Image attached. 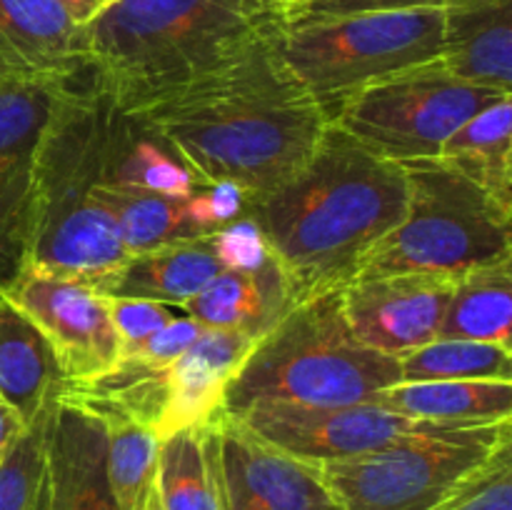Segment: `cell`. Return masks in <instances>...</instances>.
Segmentation results:
<instances>
[{"instance_id":"cell-30","label":"cell","mask_w":512,"mask_h":510,"mask_svg":"<svg viewBox=\"0 0 512 510\" xmlns=\"http://www.w3.org/2000/svg\"><path fill=\"white\" fill-rule=\"evenodd\" d=\"M53 395L45 408L23 425L0 460V510H33L45 475V438Z\"/></svg>"},{"instance_id":"cell-19","label":"cell","mask_w":512,"mask_h":510,"mask_svg":"<svg viewBox=\"0 0 512 510\" xmlns=\"http://www.w3.org/2000/svg\"><path fill=\"white\" fill-rule=\"evenodd\" d=\"M440 63L465 83L512 90V0H460L443 8Z\"/></svg>"},{"instance_id":"cell-3","label":"cell","mask_w":512,"mask_h":510,"mask_svg":"<svg viewBox=\"0 0 512 510\" xmlns=\"http://www.w3.org/2000/svg\"><path fill=\"white\" fill-rule=\"evenodd\" d=\"M265 0H113L80 25L93 83L120 113H138L278 28Z\"/></svg>"},{"instance_id":"cell-20","label":"cell","mask_w":512,"mask_h":510,"mask_svg":"<svg viewBox=\"0 0 512 510\" xmlns=\"http://www.w3.org/2000/svg\"><path fill=\"white\" fill-rule=\"evenodd\" d=\"M293 305L283 268L268 250L258 268H223L178 308L203 328L240 330L260 340Z\"/></svg>"},{"instance_id":"cell-18","label":"cell","mask_w":512,"mask_h":510,"mask_svg":"<svg viewBox=\"0 0 512 510\" xmlns=\"http://www.w3.org/2000/svg\"><path fill=\"white\" fill-rule=\"evenodd\" d=\"M98 200L113 215L128 255L175 240L203 238L228 225L215 208L210 185L188 195H175L103 183Z\"/></svg>"},{"instance_id":"cell-33","label":"cell","mask_w":512,"mask_h":510,"mask_svg":"<svg viewBox=\"0 0 512 510\" xmlns=\"http://www.w3.org/2000/svg\"><path fill=\"white\" fill-rule=\"evenodd\" d=\"M108 310L120 338V353L140 345L173 320V313L163 303H153V300L108 298Z\"/></svg>"},{"instance_id":"cell-13","label":"cell","mask_w":512,"mask_h":510,"mask_svg":"<svg viewBox=\"0 0 512 510\" xmlns=\"http://www.w3.org/2000/svg\"><path fill=\"white\" fill-rule=\"evenodd\" d=\"M453 283L435 273L358 275L340 288V303L360 343L400 358L438 338Z\"/></svg>"},{"instance_id":"cell-36","label":"cell","mask_w":512,"mask_h":510,"mask_svg":"<svg viewBox=\"0 0 512 510\" xmlns=\"http://www.w3.org/2000/svg\"><path fill=\"white\" fill-rule=\"evenodd\" d=\"M23 425L25 423L20 420V415L15 413V410L10 408L3 398H0V460H3L5 450H8L10 443L15 440V435L23 430Z\"/></svg>"},{"instance_id":"cell-10","label":"cell","mask_w":512,"mask_h":510,"mask_svg":"<svg viewBox=\"0 0 512 510\" xmlns=\"http://www.w3.org/2000/svg\"><path fill=\"white\" fill-rule=\"evenodd\" d=\"M0 290L40 330L63 380L98 378L118 363L120 338L110 320L108 298L98 288L33 265H18L0 280Z\"/></svg>"},{"instance_id":"cell-35","label":"cell","mask_w":512,"mask_h":510,"mask_svg":"<svg viewBox=\"0 0 512 510\" xmlns=\"http://www.w3.org/2000/svg\"><path fill=\"white\" fill-rule=\"evenodd\" d=\"M200 333H203V325L195 323L193 318H173L148 340H143L135 348L123 350L120 355H135V358L155 365H173L198 340Z\"/></svg>"},{"instance_id":"cell-23","label":"cell","mask_w":512,"mask_h":510,"mask_svg":"<svg viewBox=\"0 0 512 510\" xmlns=\"http://www.w3.org/2000/svg\"><path fill=\"white\" fill-rule=\"evenodd\" d=\"M380 408L415 420L448 425H488L510 420L512 380H435L398 383L373 398Z\"/></svg>"},{"instance_id":"cell-14","label":"cell","mask_w":512,"mask_h":510,"mask_svg":"<svg viewBox=\"0 0 512 510\" xmlns=\"http://www.w3.org/2000/svg\"><path fill=\"white\" fill-rule=\"evenodd\" d=\"M63 85L30 83L0 88V280L20 260L28 220L35 155Z\"/></svg>"},{"instance_id":"cell-39","label":"cell","mask_w":512,"mask_h":510,"mask_svg":"<svg viewBox=\"0 0 512 510\" xmlns=\"http://www.w3.org/2000/svg\"><path fill=\"white\" fill-rule=\"evenodd\" d=\"M265 3H270V5H275V8H278V13L280 10L285 8V5H290V3H295V0H265Z\"/></svg>"},{"instance_id":"cell-37","label":"cell","mask_w":512,"mask_h":510,"mask_svg":"<svg viewBox=\"0 0 512 510\" xmlns=\"http://www.w3.org/2000/svg\"><path fill=\"white\" fill-rule=\"evenodd\" d=\"M65 10L70 13V18L78 25H85L88 20H93L100 13V8L105 5V0H58Z\"/></svg>"},{"instance_id":"cell-24","label":"cell","mask_w":512,"mask_h":510,"mask_svg":"<svg viewBox=\"0 0 512 510\" xmlns=\"http://www.w3.org/2000/svg\"><path fill=\"white\" fill-rule=\"evenodd\" d=\"M60 380L63 375L50 345L28 315L20 313L0 290V398L23 423H30Z\"/></svg>"},{"instance_id":"cell-22","label":"cell","mask_w":512,"mask_h":510,"mask_svg":"<svg viewBox=\"0 0 512 510\" xmlns=\"http://www.w3.org/2000/svg\"><path fill=\"white\" fill-rule=\"evenodd\" d=\"M155 498L160 510H230L213 418L160 440Z\"/></svg>"},{"instance_id":"cell-40","label":"cell","mask_w":512,"mask_h":510,"mask_svg":"<svg viewBox=\"0 0 512 510\" xmlns=\"http://www.w3.org/2000/svg\"><path fill=\"white\" fill-rule=\"evenodd\" d=\"M145 510H160V508H158V498H155V490H153V495H150L148 508H145Z\"/></svg>"},{"instance_id":"cell-25","label":"cell","mask_w":512,"mask_h":510,"mask_svg":"<svg viewBox=\"0 0 512 510\" xmlns=\"http://www.w3.org/2000/svg\"><path fill=\"white\" fill-rule=\"evenodd\" d=\"M103 183L175 195L205 188L158 135L118 108L110 118Z\"/></svg>"},{"instance_id":"cell-27","label":"cell","mask_w":512,"mask_h":510,"mask_svg":"<svg viewBox=\"0 0 512 510\" xmlns=\"http://www.w3.org/2000/svg\"><path fill=\"white\" fill-rule=\"evenodd\" d=\"M512 258L465 270L453 283L438 338L480 340L512 348Z\"/></svg>"},{"instance_id":"cell-26","label":"cell","mask_w":512,"mask_h":510,"mask_svg":"<svg viewBox=\"0 0 512 510\" xmlns=\"http://www.w3.org/2000/svg\"><path fill=\"white\" fill-rule=\"evenodd\" d=\"M440 160L512 208V103L510 95L495 100L460 125L443 143Z\"/></svg>"},{"instance_id":"cell-21","label":"cell","mask_w":512,"mask_h":510,"mask_svg":"<svg viewBox=\"0 0 512 510\" xmlns=\"http://www.w3.org/2000/svg\"><path fill=\"white\" fill-rule=\"evenodd\" d=\"M223 270L213 233L175 240L158 248L130 253L98 290L108 298H138L180 305L195 298Z\"/></svg>"},{"instance_id":"cell-11","label":"cell","mask_w":512,"mask_h":510,"mask_svg":"<svg viewBox=\"0 0 512 510\" xmlns=\"http://www.w3.org/2000/svg\"><path fill=\"white\" fill-rule=\"evenodd\" d=\"M235 418L243 420L248 428L278 448L315 465L373 453L410 433L450 428L448 423L408 418L395 410L380 408L378 403L335 405V408L263 403L253 405Z\"/></svg>"},{"instance_id":"cell-38","label":"cell","mask_w":512,"mask_h":510,"mask_svg":"<svg viewBox=\"0 0 512 510\" xmlns=\"http://www.w3.org/2000/svg\"><path fill=\"white\" fill-rule=\"evenodd\" d=\"M33 510H50V488H48V473L43 475V483H40L38 498H35Z\"/></svg>"},{"instance_id":"cell-29","label":"cell","mask_w":512,"mask_h":510,"mask_svg":"<svg viewBox=\"0 0 512 510\" xmlns=\"http://www.w3.org/2000/svg\"><path fill=\"white\" fill-rule=\"evenodd\" d=\"M400 383L512 380V348L480 340L435 338L400 355Z\"/></svg>"},{"instance_id":"cell-12","label":"cell","mask_w":512,"mask_h":510,"mask_svg":"<svg viewBox=\"0 0 512 510\" xmlns=\"http://www.w3.org/2000/svg\"><path fill=\"white\" fill-rule=\"evenodd\" d=\"M213 425L230 510H345L315 463L278 448L223 408Z\"/></svg>"},{"instance_id":"cell-42","label":"cell","mask_w":512,"mask_h":510,"mask_svg":"<svg viewBox=\"0 0 512 510\" xmlns=\"http://www.w3.org/2000/svg\"><path fill=\"white\" fill-rule=\"evenodd\" d=\"M105 3H113V0H105Z\"/></svg>"},{"instance_id":"cell-4","label":"cell","mask_w":512,"mask_h":510,"mask_svg":"<svg viewBox=\"0 0 512 510\" xmlns=\"http://www.w3.org/2000/svg\"><path fill=\"white\" fill-rule=\"evenodd\" d=\"M113 110L88 68L60 90L35 155L18 265L98 288L128 258L113 215L98 200Z\"/></svg>"},{"instance_id":"cell-16","label":"cell","mask_w":512,"mask_h":510,"mask_svg":"<svg viewBox=\"0 0 512 510\" xmlns=\"http://www.w3.org/2000/svg\"><path fill=\"white\" fill-rule=\"evenodd\" d=\"M105 455L103 420L55 393L45 438L50 510H120L108 483Z\"/></svg>"},{"instance_id":"cell-5","label":"cell","mask_w":512,"mask_h":510,"mask_svg":"<svg viewBox=\"0 0 512 510\" xmlns=\"http://www.w3.org/2000/svg\"><path fill=\"white\" fill-rule=\"evenodd\" d=\"M398 383V358L360 343L345 320L340 290H328L298 300L253 345L225 388L223 410L243 415L263 403H373Z\"/></svg>"},{"instance_id":"cell-6","label":"cell","mask_w":512,"mask_h":510,"mask_svg":"<svg viewBox=\"0 0 512 510\" xmlns=\"http://www.w3.org/2000/svg\"><path fill=\"white\" fill-rule=\"evenodd\" d=\"M408 208L403 220L370 248L358 275L465 270L512 258V208L440 158L405 160ZM355 275V278H358Z\"/></svg>"},{"instance_id":"cell-9","label":"cell","mask_w":512,"mask_h":510,"mask_svg":"<svg viewBox=\"0 0 512 510\" xmlns=\"http://www.w3.org/2000/svg\"><path fill=\"white\" fill-rule=\"evenodd\" d=\"M505 95L455 78L435 58L365 85L338 105L330 123L393 163L438 158L460 125Z\"/></svg>"},{"instance_id":"cell-28","label":"cell","mask_w":512,"mask_h":510,"mask_svg":"<svg viewBox=\"0 0 512 510\" xmlns=\"http://www.w3.org/2000/svg\"><path fill=\"white\" fill-rule=\"evenodd\" d=\"M108 483L120 510H145L155 490L160 438L153 428L125 415H105Z\"/></svg>"},{"instance_id":"cell-17","label":"cell","mask_w":512,"mask_h":510,"mask_svg":"<svg viewBox=\"0 0 512 510\" xmlns=\"http://www.w3.org/2000/svg\"><path fill=\"white\" fill-rule=\"evenodd\" d=\"M255 343L258 338L240 330L203 328L170 368L168 405L155 435L163 440L175 430L208 423L223 408L225 388Z\"/></svg>"},{"instance_id":"cell-1","label":"cell","mask_w":512,"mask_h":510,"mask_svg":"<svg viewBox=\"0 0 512 510\" xmlns=\"http://www.w3.org/2000/svg\"><path fill=\"white\" fill-rule=\"evenodd\" d=\"M278 30L280 25L185 88L130 113L200 185L230 183L248 203L298 173L330 123L280 58Z\"/></svg>"},{"instance_id":"cell-7","label":"cell","mask_w":512,"mask_h":510,"mask_svg":"<svg viewBox=\"0 0 512 510\" xmlns=\"http://www.w3.org/2000/svg\"><path fill=\"white\" fill-rule=\"evenodd\" d=\"M440 45L443 8L348 15L278 30L280 58L328 118L365 85L435 60Z\"/></svg>"},{"instance_id":"cell-8","label":"cell","mask_w":512,"mask_h":510,"mask_svg":"<svg viewBox=\"0 0 512 510\" xmlns=\"http://www.w3.org/2000/svg\"><path fill=\"white\" fill-rule=\"evenodd\" d=\"M510 425L500 420L423 430L373 453L328 460L318 468L345 510H430L512 438Z\"/></svg>"},{"instance_id":"cell-32","label":"cell","mask_w":512,"mask_h":510,"mask_svg":"<svg viewBox=\"0 0 512 510\" xmlns=\"http://www.w3.org/2000/svg\"><path fill=\"white\" fill-rule=\"evenodd\" d=\"M450 0H295L280 10V25H305L318 20L348 18L365 13H395L415 8H445Z\"/></svg>"},{"instance_id":"cell-41","label":"cell","mask_w":512,"mask_h":510,"mask_svg":"<svg viewBox=\"0 0 512 510\" xmlns=\"http://www.w3.org/2000/svg\"><path fill=\"white\" fill-rule=\"evenodd\" d=\"M450 3H460V0H450ZM450 3H448V5H450Z\"/></svg>"},{"instance_id":"cell-34","label":"cell","mask_w":512,"mask_h":510,"mask_svg":"<svg viewBox=\"0 0 512 510\" xmlns=\"http://www.w3.org/2000/svg\"><path fill=\"white\" fill-rule=\"evenodd\" d=\"M213 243L223 268H258L268 258V245L248 215H240L215 230Z\"/></svg>"},{"instance_id":"cell-2","label":"cell","mask_w":512,"mask_h":510,"mask_svg":"<svg viewBox=\"0 0 512 510\" xmlns=\"http://www.w3.org/2000/svg\"><path fill=\"white\" fill-rule=\"evenodd\" d=\"M408 175L335 123L283 185L250 200L245 213L283 268L293 300L340 290L383 235L403 220Z\"/></svg>"},{"instance_id":"cell-15","label":"cell","mask_w":512,"mask_h":510,"mask_svg":"<svg viewBox=\"0 0 512 510\" xmlns=\"http://www.w3.org/2000/svg\"><path fill=\"white\" fill-rule=\"evenodd\" d=\"M83 73L80 25L58 0H0V88L63 85Z\"/></svg>"},{"instance_id":"cell-31","label":"cell","mask_w":512,"mask_h":510,"mask_svg":"<svg viewBox=\"0 0 512 510\" xmlns=\"http://www.w3.org/2000/svg\"><path fill=\"white\" fill-rule=\"evenodd\" d=\"M430 510H512V438L500 443Z\"/></svg>"}]
</instances>
